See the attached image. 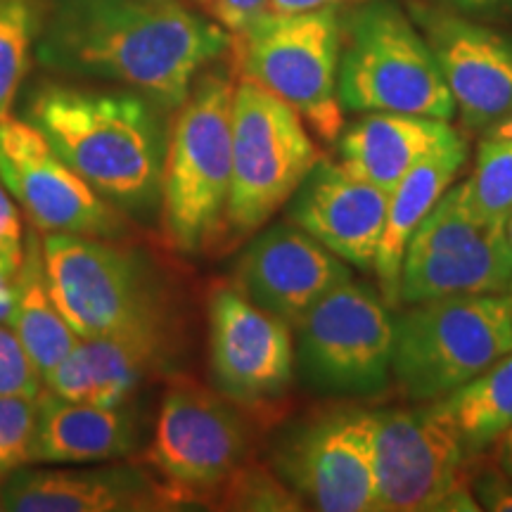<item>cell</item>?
I'll return each instance as SVG.
<instances>
[{
    "label": "cell",
    "instance_id": "9",
    "mask_svg": "<svg viewBox=\"0 0 512 512\" xmlns=\"http://www.w3.org/2000/svg\"><path fill=\"white\" fill-rule=\"evenodd\" d=\"M510 290L512 247L505 221L477 207L467 181L448 188L403 254L401 304Z\"/></svg>",
    "mask_w": 512,
    "mask_h": 512
},
{
    "label": "cell",
    "instance_id": "32",
    "mask_svg": "<svg viewBox=\"0 0 512 512\" xmlns=\"http://www.w3.org/2000/svg\"><path fill=\"white\" fill-rule=\"evenodd\" d=\"M472 494L482 510L512 512V477L498 470V465L472 479Z\"/></svg>",
    "mask_w": 512,
    "mask_h": 512
},
{
    "label": "cell",
    "instance_id": "23",
    "mask_svg": "<svg viewBox=\"0 0 512 512\" xmlns=\"http://www.w3.org/2000/svg\"><path fill=\"white\" fill-rule=\"evenodd\" d=\"M136 427L119 406L38 396L34 463H102L133 451Z\"/></svg>",
    "mask_w": 512,
    "mask_h": 512
},
{
    "label": "cell",
    "instance_id": "7",
    "mask_svg": "<svg viewBox=\"0 0 512 512\" xmlns=\"http://www.w3.org/2000/svg\"><path fill=\"white\" fill-rule=\"evenodd\" d=\"M320 152L302 114L256 81L240 79L233 95V171L226 226L249 238L292 200Z\"/></svg>",
    "mask_w": 512,
    "mask_h": 512
},
{
    "label": "cell",
    "instance_id": "10",
    "mask_svg": "<svg viewBox=\"0 0 512 512\" xmlns=\"http://www.w3.org/2000/svg\"><path fill=\"white\" fill-rule=\"evenodd\" d=\"M41 245L50 294L81 339L164 330L159 294L136 254L72 233H48Z\"/></svg>",
    "mask_w": 512,
    "mask_h": 512
},
{
    "label": "cell",
    "instance_id": "28",
    "mask_svg": "<svg viewBox=\"0 0 512 512\" xmlns=\"http://www.w3.org/2000/svg\"><path fill=\"white\" fill-rule=\"evenodd\" d=\"M38 399L0 396V479L34 463Z\"/></svg>",
    "mask_w": 512,
    "mask_h": 512
},
{
    "label": "cell",
    "instance_id": "37",
    "mask_svg": "<svg viewBox=\"0 0 512 512\" xmlns=\"http://www.w3.org/2000/svg\"><path fill=\"white\" fill-rule=\"evenodd\" d=\"M482 138H494V140H512V112L501 121H496L494 126H489L482 133Z\"/></svg>",
    "mask_w": 512,
    "mask_h": 512
},
{
    "label": "cell",
    "instance_id": "6",
    "mask_svg": "<svg viewBox=\"0 0 512 512\" xmlns=\"http://www.w3.org/2000/svg\"><path fill=\"white\" fill-rule=\"evenodd\" d=\"M230 53L240 79L256 81L283 98L328 143L342 136L344 107L337 91L342 17L337 8L266 10L233 34Z\"/></svg>",
    "mask_w": 512,
    "mask_h": 512
},
{
    "label": "cell",
    "instance_id": "13",
    "mask_svg": "<svg viewBox=\"0 0 512 512\" xmlns=\"http://www.w3.org/2000/svg\"><path fill=\"white\" fill-rule=\"evenodd\" d=\"M245 456V422L221 396L192 382L166 392L150 460L181 501L202 498L230 482Z\"/></svg>",
    "mask_w": 512,
    "mask_h": 512
},
{
    "label": "cell",
    "instance_id": "34",
    "mask_svg": "<svg viewBox=\"0 0 512 512\" xmlns=\"http://www.w3.org/2000/svg\"><path fill=\"white\" fill-rule=\"evenodd\" d=\"M17 271L19 266L0 256V325H12V316H15Z\"/></svg>",
    "mask_w": 512,
    "mask_h": 512
},
{
    "label": "cell",
    "instance_id": "1",
    "mask_svg": "<svg viewBox=\"0 0 512 512\" xmlns=\"http://www.w3.org/2000/svg\"><path fill=\"white\" fill-rule=\"evenodd\" d=\"M230 43V31L178 0H43L36 60L53 72L121 83L174 112Z\"/></svg>",
    "mask_w": 512,
    "mask_h": 512
},
{
    "label": "cell",
    "instance_id": "26",
    "mask_svg": "<svg viewBox=\"0 0 512 512\" xmlns=\"http://www.w3.org/2000/svg\"><path fill=\"white\" fill-rule=\"evenodd\" d=\"M38 27V0H0V121L12 117L17 91L31 67Z\"/></svg>",
    "mask_w": 512,
    "mask_h": 512
},
{
    "label": "cell",
    "instance_id": "20",
    "mask_svg": "<svg viewBox=\"0 0 512 512\" xmlns=\"http://www.w3.org/2000/svg\"><path fill=\"white\" fill-rule=\"evenodd\" d=\"M162 356L164 330L88 337L79 339L43 382L62 399L114 408L136 392Z\"/></svg>",
    "mask_w": 512,
    "mask_h": 512
},
{
    "label": "cell",
    "instance_id": "36",
    "mask_svg": "<svg viewBox=\"0 0 512 512\" xmlns=\"http://www.w3.org/2000/svg\"><path fill=\"white\" fill-rule=\"evenodd\" d=\"M496 465L505 475L512 477V430L505 432L496 444Z\"/></svg>",
    "mask_w": 512,
    "mask_h": 512
},
{
    "label": "cell",
    "instance_id": "12",
    "mask_svg": "<svg viewBox=\"0 0 512 512\" xmlns=\"http://www.w3.org/2000/svg\"><path fill=\"white\" fill-rule=\"evenodd\" d=\"M280 482L323 512H375L373 411L335 408L287 430L273 453Z\"/></svg>",
    "mask_w": 512,
    "mask_h": 512
},
{
    "label": "cell",
    "instance_id": "25",
    "mask_svg": "<svg viewBox=\"0 0 512 512\" xmlns=\"http://www.w3.org/2000/svg\"><path fill=\"white\" fill-rule=\"evenodd\" d=\"M12 330L22 339L31 361L46 377L64 356L79 342V335L57 309L46 278L43 245L36 235V226L24 240V256L17 271V302L12 316Z\"/></svg>",
    "mask_w": 512,
    "mask_h": 512
},
{
    "label": "cell",
    "instance_id": "16",
    "mask_svg": "<svg viewBox=\"0 0 512 512\" xmlns=\"http://www.w3.org/2000/svg\"><path fill=\"white\" fill-rule=\"evenodd\" d=\"M467 131L512 112V38L444 8H413Z\"/></svg>",
    "mask_w": 512,
    "mask_h": 512
},
{
    "label": "cell",
    "instance_id": "29",
    "mask_svg": "<svg viewBox=\"0 0 512 512\" xmlns=\"http://www.w3.org/2000/svg\"><path fill=\"white\" fill-rule=\"evenodd\" d=\"M43 375L10 325H0V396L38 399Z\"/></svg>",
    "mask_w": 512,
    "mask_h": 512
},
{
    "label": "cell",
    "instance_id": "27",
    "mask_svg": "<svg viewBox=\"0 0 512 512\" xmlns=\"http://www.w3.org/2000/svg\"><path fill=\"white\" fill-rule=\"evenodd\" d=\"M472 200L484 214L508 219L512 214V140L482 138L477 166L467 178Z\"/></svg>",
    "mask_w": 512,
    "mask_h": 512
},
{
    "label": "cell",
    "instance_id": "17",
    "mask_svg": "<svg viewBox=\"0 0 512 512\" xmlns=\"http://www.w3.org/2000/svg\"><path fill=\"white\" fill-rule=\"evenodd\" d=\"M349 278V264L294 223H278L261 233L235 266V287L292 328Z\"/></svg>",
    "mask_w": 512,
    "mask_h": 512
},
{
    "label": "cell",
    "instance_id": "11",
    "mask_svg": "<svg viewBox=\"0 0 512 512\" xmlns=\"http://www.w3.org/2000/svg\"><path fill=\"white\" fill-rule=\"evenodd\" d=\"M375 512H472L479 508L456 434L425 408L373 411Z\"/></svg>",
    "mask_w": 512,
    "mask_h": 512
},
{
    "label": "cell",
    "instance_id": "21",
    "mask_svg": "<svg viewBox=\"0 0 512 512\" xmlns=\"http://www.w3.org/2000/svg\"><path fill=\"white\" fill-rule=\"evenodd\" d=\"M465 162L467 143L456 133L437 150H432L420 164H415L389 192L387 219H384L380 249H377L373 268L380 278V294L389 309H396L401 304V264L408 242L420 223L425 221V216L434 209V204L456 181Z\"/></svg>",
    "mask_w": 512,
    "mask_h": 512
},
{
    "label": "cell",
    "instance_id": "22",
    "mask_svg": "<svg viewBox=\"0 0 512 512\" xmlns=\"http://www.w3.org/2000/svg\"><path fill=\"white\" fill-rule=\"evenodd\" d=\"M456 136L448 121L401 112H368L344 136L339 157L351 174L392 192L415 164Z\"/></svg>",
    "mask_w": 512,
    "mask_h": 512
},
{
    "label": "cell",
    "instance_id": "33",
    "mask_svg": "<svg viewBox=\"0 0 512 512\" xmlns=\"http://www.w3.org/2000/svg\"><path fill=\"white\" fill-rule=\"evenodd\" d=\"M439 8L458 12L465 17H496L512 10V0H434Z\"/></svg>",
    "mask_w": 512,
    "mask_h": 512
},
{
    "label": "cell",
    "instance_id": "3",
    "mask_svg": "<svg viewBox=\"0 0 512 512\" xmlns=\"http://www.w3.org/2000/svg\"><path fill=\"white\" fill-rule=\"evenodd\" d=\"M233 95L226 72L200 74L178 107L162 183V221L171 245L200 252L226 223L233 171Z\"/></svg>",
    "mask_w": 512,
    "mask_h": 512
},
{
    "label": "cell",
    "instance_id": "4",
    "mask_svg": "<svg viewBox=\"0 0 512 512\" xmlns=\"http://www.w3.org/2000/svg\"><path fill=\"white\" fill-rule=\"evenodd\" d=\"M337 91L349 112L456 117L430 43L394 0H363L342 19Z\"/></svg>",
    "mask_w": 512,
    "mask_h": 512
},
{
    "label": "cell",
    "instance_id": "39",
    "mask_svg": "<svg viewBox=\"0 0 512 512\" xmlns=\"http://www.w3.org/2000/svg\"><path fill=\"white\" fill-rule=\"evenodd\" d=\"M508 294H510V302H512V290H510V292H508Z\"/></svg>",
    "mask_w": 512,
    "mask_h": 512
},
{
    "label": "cell",
    "instance_id": "38",
    "mask_svg": "<svg viewBox=\"0 0 512 512\" xmlns=\"http://www.w3.org/2000/svg\"><path fill=\"white\" fill-rule=\"evenodd\" d=\"M505 235H508V242L512 247V214L508 216V219H505Z\"/></svg>",
    "mask_w": 512,
    "mask_h": 512
},
{
    "label": "cell",
    "instance_id": "2",
    "mask_svg": "<svg viewBox=\"0 0 512 512\" xmlns=\"http://www.w3.org/2000/svg\"><path fill=\"white\" fill-rule=\"evenodd\" d=\"M27 121L112 207L138 214L162 204L166 131L140 93L46 83L31 93Z\"/></svg>",
    "mask_w": 512,
    "mask_h": 512
},
{
    "label": "cell",
    "instance_id": "8",
    "mask_svg": "<svg viewBox=\"0 0 512 512\" xmlns=\"http://www.w3.org/2000/svg\"><path fill=\"white\" fill-rule=\"evenodd\" d=\"M294 363L313 392L373 399L394 380V316L382 294L344 280L294 325Z\"/></svg>",
    "mask_w": 512,
    "mask_h": 512
},
{
    "label": "cell",
    "instance_id": "24",
    "mask_svg": "<svg viewBox=\"0 0 512 512\" xmlns=\"http://www.w3.org/2000/svg\"><path fill=\"white\" fill-rule=\"evenodd\" d=\"M427 403L470 460L496 446L512 430V351L451 394Z\"/></svg>",
    "mask_w": 512,
    "mask_h": 512
},
{
    "label": "cell",
    "instance_id": "30",
    "mask_svg": "<svg viewBox=\"0 0 512 512\" xmlns=\"http://www.w3.org/2000/svg\"><path fill=\"white\" fill-rule=\"evenodd\" d=\"M197 3L230 34H240L268 10V0H197Z\"/></svg>",
    "mask_w": 512,
    "mask_h": 512
},
{
    "label": "cell",
    "instance_id": "35",
    "mask_svg": "<svg viewBox=\"0 0 512 512\" xmlns=\"http://www.w3.org/2000/svg\"><path fill=\"white\" fill-rule=\"evenodd\" d=\"M363 3V0H268V10L273 12H311L325 8H339V5Z\"/></svg>",
    "mask_w": 512,
    "mask_h": 512
},
{
    "label": "cell",
    "instance_id": "19",
    "mask_svg": "<svg viewBox=\"0 0 512 512\" xmlns=\"http://www.w3.org/2000/svg\"><path fill=\"white\" fill-rule=\"evenodd\" d=\"M0 501L12 512H131L181 503L136 467L36 470L10 475Z\"/></svg>",
    "mask_w": 512,
    "mask_h": 512
},
{
    "label": "cell",
    "instance_id": "31",
    "mask_svg": "<svg viewBox=\"0 0 512 512\" xmlns=\"http://www.w3.org/2000/svg\"><path fill=\"white\" fill-rule=\"evenodd\" d=\"M24 240H27V235L22 228V216H19L15 202L10 200L8 190L0 181V256L19 266L24 256Z\"/></svg>",
    "mask_w": 512,
    "mask_h": 512
},
{
    "label": "cell",
    "instance_id": "15",
    "mask_svg": "<svg viewBox=\"0 0 512 512\" xmlns=\"http://www.w3.org/2000/svg\"><path fill=\"white\" fill-rule=\"evenodd\" d=\"M209 349L216 387L228 401L256 406L290 389L292 325L254 306L235 285L211 292Z\"/></svg>",
    "mask_w": 512,
    "mask_h": 512
},
{
    "label": "cell",
    "instance_id": "14",
    "mask_svg": "<svg viewBox=\"0 0 512 512\" xmlns=\"http://www.w3.org/2000/svg\"><path fill=\"white\" fill-rule=\"evenodd\" d=\"M0 181L46 233H117L114 207L76 174L27 119L0 121Z\"/></svg>",
    "mask_w": 512,
    "mask_h": 512
},
{
    "label": "cell",
    "instance_id": "5",
    "mask_svg": "<svg viewBox=\"0 0 512 512\" xmlns=\"http://www.w3.org/2000/svg\"><path fill=\"white\" fill-rule=\"evenodd\" d=\"M510 351V294L430 299L394 316L392 373L418 403L451 394Z\"/></svg>",
    "mask_w": 512,
    "mask_h": 512
},
{
    "label": "cell",
    "instance_id": "18",
    "mask_svg": "<svg viewBox=\"0 0 512 512\" xmlns=\"http://www.w3.org/2000/svg\"><path fill=\"white\" fill-rule=\"evenodd\" d=\"M389 192L330 159H318L292 195L290 219L344 264L373 271Z\"/></svg>",
    "mask_w": 512,
    "mask_h": 512
}]
</instances>
